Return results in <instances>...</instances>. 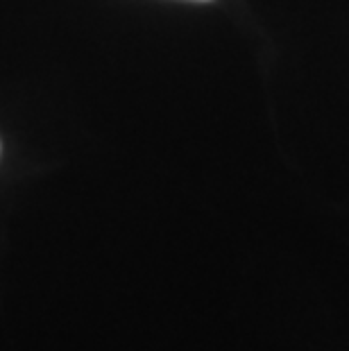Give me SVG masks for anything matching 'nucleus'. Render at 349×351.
<instances>
[]
</instances>
